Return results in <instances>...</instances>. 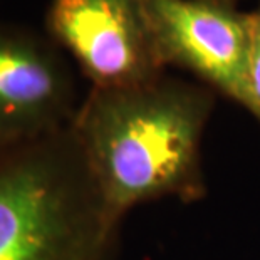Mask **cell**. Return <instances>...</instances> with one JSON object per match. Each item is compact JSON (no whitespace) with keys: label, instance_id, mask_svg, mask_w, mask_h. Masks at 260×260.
Here are the masks:
<instances>
[{"label":"cell","instance_id":"277c9868","mask_svg":"<svg viewBox=\"0 0 260 260\" xmlns=\"http://www.w3.org/2000/svg\"><path fill=\"white\" fill-rule=\"evenodd\" d=\"M165 68L190 71L232 101L245 104L250 14L235 0H145Z\"/></svg>","mask_w":260,"mask_h":260},{"label":"cell","instance_id":"3957f363","mask_svg":"<svg viewBox=\"0 0 260 260\" xmlns=\"http://www.w3.org/2000/svg\"><path fill=\"white\" fill-rule=\"evenodd\" d=\"M46 24L96 89L140 86L165 74L145 0H52Z\"/></svg>","mask_w":260,"mask_h":260},{"label":"cell","instance_id":"6da1fadb","mask_svg":"<svg viewBox=\"0 0 260 260\" xmlns=\"http://www.w3.org/2000/svg\"><path fill=\"white\" fill-rule=\"evenodd\" d=\"M212 108L210 87L167 74L133 87H91L71 131L116 222L140 203L205 195L200 145Z\"/></svg>","mask_w":260,"mask_h":260},{"label":"cell","instance_id":"5b68a950","mask_svg":"<svg viewBox=\"0 0 260 260\" xmlns=\"http://www.w3.org/2000/svg\"><path fill=\"white\" fill-rule=\"evenodd\" d=\"M77 108L73 74L57 47L0 25V146L68 128Z\"/></svg>","mask_w":260,"mask_h":260},{"label":"cell","instance_id":"52a82bcc","mask_svg":"<svg viewBox=\"0 0 260 260\" xmlns=\"http://www.w3.org/2000/svg\"><path fill=\"white\" fill-rule=\"evenodd\" d=\"M235 2H237V0H235Z\"/></svg>","mask_w":260,"mask_h":260},{"label":"cell","instance_id":"7a4b0ae2","mask_svg":"<svg viewBox=\"0 0 260 260\" xmlns=\"http://www.w3.org/2000/svg\"><path fill=\"white\" fill-rule=\"evenodd\" d=\"M118 226L71 124L0 146V260H113Z\"/></svg>","mask_w":260,"mask_h":260},{"label":"cell","instance_id":"8992f818","mask_svg":"<svg viewBox=\"0 0 260 260\" xmlns=\"http://www.w3.org/2000/svg\"><path fill=\"white\" fill-rule=\"evenodd\" d=\"M248 14H250V42H248L243 108L260 124V0L257 7Z\"/></svg>","mask_w":260,"mask_h":260}]
</instances>
